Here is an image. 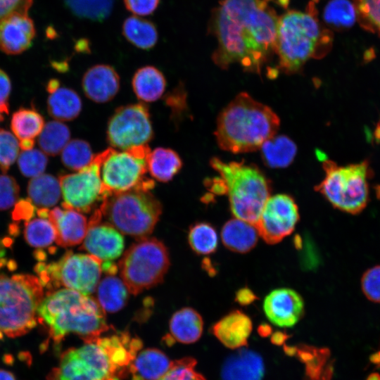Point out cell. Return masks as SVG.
Returning a JSON list of instances; mask_svg holds the SVG:
<instances>
[{
  "label": "cell",
  "instance_id": "56",
  "mask_svg": "<svg viewBox=\"0 0 380 380\" xmlns=\"http://www.w3.org/2000/svg\"><path fill=\"white\" fill-rule=\"evenodd\" d=\"M159 380H162V378H161V379H160Z\"/></svg>",
  "mask_w": 380,
  "mask_h": 380
},
{
  "label": "cell",
  "instance_id": "53",
  "mask_svg": "<svg viewBox=\"0 0 380 380\" xmlns=\"http://www.w3.org/2000/svg\"><path fill=\"white\" fill-rule=\"evenodd\" d=\"M285 337L286 336H284L283 334L277 333L274 334L272 339L274 340L275 343H277L278 341H279V342H281Z\"/></svg>",
  "mask_w": 380,
  "mask_h": 380
},
{
  "label": "cell",
  "instance_id": "17",
  "mask_svg": "<svg viewBox=\"0 0 380 380\" xmlns=\"http://www.w3.org/2000/svg\"><path fill=\"white\" fill-rule=\"evenodd\" d=\"M34 35L35 28L27 14L15 13L0 21V49L8 54L27 50Z\"/></svg>",
  "mask_w": 380,
  "mask_h": 380
},
{
  "label": "cell",
  "instance_id": "28",
  "mask_svg": "<svg viewBox=\"0 0 380 380\" xmlns=\"http://www.w3.org/2000/svg\"><path fill=\"white\" fill-rule=\"evenodd\" d=\"M203 321L201 315L191 308H184L173 314L170 331L173 338L182 343H192L201 336Z\"/></svg>",
  "mask_w": 380,
  "mask_h": 380
},
{
  "label": "cell",
  "instance_id": "4",
  "mask_svg": "<svg viewBox=\"0 0 380 380\" xmlns=\"http://www.w3.org/2000/svg\"><path fill=\"white\" fill-rule=\"evenodd\" d=\"M38 319L43 321L51 338L58 343L70 334L87 340L110 329L96 299L67 288L44 297L38 308Z\"/></svg>",
  "mask_w": 380,
  "mask_h": 380
},
{
  "label": "cell",
  "instance_id": "43",
  "mask_svg": "<svg viewBox=\"0 0 380 380\" xmlns=\"http://www.w3.org/2000/svg\"><path fill=\"white\" fill-rule=\"evenodd\" d=\"M196 365V361L191 357L172 361V367L162 380H205L195 370Z\"/></svg>",
  "mask_w": 380,
  "mask_h": 380
},
{
  "label": "cell",
  "instance_id": "41",
  "mask_svg": "<svg viewBox=\"0 0 380 380\" xmlns=\"http://www.w3.org/2000/svg\"><path fill=\"white\" fill-rule=\"evenodd\" d=\"M47 163L46 153L33 148L23 150L18 157L20 171L24 176L31 178L43 174Z\"/></svg>",
  "mask_w": 380,
  "mask_h": 380
},
{
  "label": "cell",
  "instance_id": "22",
  "mask_svg": "<svg viewBox=\"0 0 380 380\" xmlns=\"http://www.w3.org/2000/svg\"><path fill=\"white\" fill-rule=\"evenodd\" d=\"M58 80L49 81L46 89L49 114L59 121H69L76 118L82 110V100L77 93L68 87H61Z\"/></svg>",
  "mask_w": 380,
  "mask_h": 380
},
{
  "label": "cell",
  "instance_id": "35",
  "mask_svg": "<svg viewBox=\"0 0 380 380\" xmlns=\"http://www.w3.org/2000/svg\"><path fill=\"white\" fill-rule=\"evenodd\" d=\"M70 138L68 127L59 120H52L44 125L39 135L38 144L44 153L56 156L63 151Z\"/></svg>",
  "mask_w": 380,
  "mask_h": 380
},
{
  "label": "cell",
  "instance_id": "18",
  "mask_svg": "<svg viewBox=\"0 0 380 380\" xmlns=\"http://www.w3.org/2000/svg\"><path fill=\"white\" fill-rule=\"evenodd\" d=\"M82 87L86 96L96 103L113 99L120 89V77L116 70L106 64H97L84 74Z\"/></svg>",
  "mask_w": 380,
  "mask_h": 380
},
{
  "label": "cell",
  "instance_id": "24",
  "mask_svg": "<svg viewBox=\"0 0 380 380\" xmlns=\"http://www.w3.org/2000/svg\"><path fill=\"white\" fill-rule=\"evenodd\" d=\"M172 361L158 349L141 350L133 359L130 367L132 380H159L170 369Z\"/></svg>",
  "mask_w": 380,
  "mask_h": 380
},
{
  "label": "cell",
  "instance_id": "42",
  "mask_svg": "<svg viewBox=\"0 0 380 380\" xmlns=\"http://www.w3.org/2000/svg\"><path fill=\"white\" fill-rule=\"evenodd\" d=\"M20 144L15 136L0 128V169L6 172L19 155Z\"/></svg>",
  "mask_w": 380,
  "mask_h": 380
},
{
  "label": "cell",
  "instance_id": "7",
  "mask_svg": "<svg viewBox=\"0 0 380 380\" xmlns=\"http://www.w3.org/2000/svg\"><path fill=\"white\" fill-rule=\"evenodd\" d=\"M99 209L120 232L138 239L153 232L162 213L160 201L150 191L144 189L112 194Z\"/></svg>",
  "mask_w": 380,
  "mask_h": 380
},
{
  "label": "cell",
  "instance_id": "3",
  "mask_svg": "<svg viewBox=\"0 0 380 380\" xmlns=\"http://www.w3.org/2000/svg\"><path fill=\"white\" fill-rule=\"evenodd\" d=\"M314 2L307 11H288L278 20L274 53L278 68L286 74L299 72L310 58H320L331 49L333 34L319 22Z\"/></svg>",
  "mask_w": 380,
  "mask_h": 380
},
{
  "label": "cell",
  "instance_id": "37",
  "mask_svg": "<svg viewBox=\"0 0 380 380\" xmlns=\"http://www.w3.org/2000/svg\"><path fill=\"white\" fill-rule=\"evenodd\" d=\"M61 152L63 164L67 168L75 171L89 165L95 156L89 144L79 139L69 141Z\"/></svg>",
  "mask_w": 380,
  "mask_h": 380
},
{
  "label": "cell",
  "instance_id": "33",
  "mask_svg": "<svg viewBox=\"0 0 380 380\" xmlns=\"http://www.w3.org/2000/svg\"><path fill=\"white\" fill-rule=\"evenodd\" d=\"M122 30L125 38L141 49H150L158 41V34L155 25L141 16L133 15L126 18Z\"/></svg>",
  "mask_w": 380,
  "mask_h": 380
},
{
  "label": "cell",
  "instance_id": "52",
  "mask_svg": "<svg viewBox=\"0 0 380 380\" xmlns=\"http://www.w3.org/2000/svg\"><path fill=\"white\" fill-rule=\"evenodd\" d=\"M271 331V328L266 324H263L259 327V332L266 336Z\"/></svg>",
  "mask_w": 380,
  "mask_h": 380
},
{
  "label": "cell",
  "instance_id": "27",
  "mask_svg": "<svg viewBox=\"0 0 380 380\" xmlns=\"http://www.w3.org/2000/svg\"><path fill=\"white\" fill-rule=\"evenodd\" d=\"M44 121L34 109L20 108L13 114L11 127L19 141L20 148L28 150L33 148L34 139L41 133Z\"/></svg>",
  "mask_w": 380,
  "mask_h": 380
},
{
  "label": "cell",
  "instance_id": "16",
  "mask_svg": "<svg viewBox=\"0 0 380 380\" xmlns=\"http://www.w3.org/2000/svg\"><path fill=\"white\" fill-rule=\"evenodd\" d=\"M263 310L267 318L274 325L291 327L304 314V301L295 290L279 288L266 296Z\"/></svg>",
  "mask_w": 380,
  "mask_h": 380
},
{
  "label": "cell",
  "instance_id": "54",
  "mask_svg": "<svg viewBox=\"0 0 380 380\" xmlns=\"http://www.w3.org/2000/svg\"><path fill=\"white\" fill-rule=\"evenodd\" d=\"M3 115H1V112L0 111V121L3 120Z\"/></svg>",
  "mask_w": 380,
  "mask_h": 380
},
{
  "label": "cell",
  "instance_id": "21",
  "mask_svg": "<svg viewBox=\"0 0 380 380\" xmlns=\"http://www.w3.org/2000/svg\"><path fill=\"white\" fill-rule=\"evenodd\" d=\"M265 367L257 353L241 349L227 358L221 369L222 380H262Z\"/></svg>",
  "mask_w": 380,
  "mask_h": 380
},
{
  "label": "cell",
  "instance_id": "51",
  "mask_svg": "<svg viewBox=\"0 0 380 380\" xmlns=\"http://www.w3.org/2000/svg\"><path fill=\"white\" fill-rule=\"evenodd\" d=\"M6 251L0 243V270L6 265Z\"/></svg>",
  "mask_w": 380,
  "mask_h": 380
},
{
  "label": "cell",
  "instance_id": "9",
  "mask_svg": "<svg viewBox=\"0 0 380 380\" xmlns=\"http://www.w3.org/2000/svg\"><path fill=\"white\" fill-rule=\"evenodd\" d=\"M169 266L165 246L158 239L147 236L130 246L119 263L122 279L133 295L161 282Z\"/></svg>",
  "mask_w": 380,
  "mask_h": 380
},
{
  "label": "cell",
  "instance_id": "55",
  "mask_svg": "<svg viewBox=\"0 0 380 380\" xmlns=\"http://www.w3.org/2000/svg\"><path fill=\"white\" fill-rule=\"evenodd\" d=\"M108 380H114V379H109Z\"/></svg>",
  "mask_w": 380,
  "mask_h": 380
},
{
  "label": "cell",
  "instance_id": "14",
  "mask_svg": "<svg viewBox=\"0 0 380 380\" xmlns=\"http://www.w3.org/2000/svg\"><path fill=\"white\" fill-rule=\"evenodd\" d=\"M299 217L294 199L288 194H279L270 196L255 225L266 243L276 244L293 232Z\"/></svg>",
  "mask_w": 380,
  "mask_h": 380
},
{
  "label": "cell",
  "instance_id": "31",
  "mask_svg": "<svg viewBox=\"0 0 380 380\" xmlns=\"http://www.w3.org/2000/svg\"><path fill=\"white\" fill-rule=\"evenodd\" d=\"M182 164L178 153L168 148H156L150 151L147 158L148 172L161 182L172 180L182 169Z\"/></svg>",
  "mask_w": 380,
  "mask_h": 380
},
{
  "label": "cell",
  "instance_id": "38",
  "mask_svg": "<svg viewBox=\"0 0 380 380\" xmlns=\"http://www.w3.org/2000/svg\"><path fill=\"white\" fill-rule=\"evenodd\" d=\"M188 240L192 250L201 255L214 253L218 243L215 229L204 222L196 223L190 227Z\"/></svg>",
  "mask_w": 380,
  "mask_h": 380
},
{
  "label": "cell",
  "instance_id": "8",
  "mask_svg": "<svg viewBox=\"0 0 380 380\" xmlns=\"http://www.w3.org/2000/svg\"><path fill=\"white\" fill-rule=\"evenodd\" d=\"M325 176L315 186L336 208L355 215L362 212L369 199V163L367 160L345 166L331 160L322 163Z\"/></svg>",
  "mask_w": 380,
  "mask_h": 380
},
{
  "label": "cell",
  "instance_id": "10",
  "mask_svg": "<svg viewBox=\"0 0 380 380\" xmlns=\"http://www.w3.org/2000/svg\"><path fill=\"white\" fill-rule=\"evenodd\" d=\"M150 151L146 144L124 151L111 147L99 153L100 175L106 190L112 194L132 189H152L154 181L146 175Z\"/></svg>",
  "mask_w": 380,
  "mask_h": 380
},
{
  "label": "cell",
  "instance_id": "45",
  "mask_svg": "<svg viewBox=\"0 0 380 380\" xmlns=\"http://www.w3.org/2000/svg\"><path fill=\"white\" fill-rule=\"evenodd\" d=\"M19 193V186L13 177L0 175V210H6L14 205Z\"/></svg>",
  "mask_w": 380,
  "mask_h": 380
},
{
  "label": "cell",
  "instance_id": "48",
  "mask_svg": "<svg viewBox=\"0 0 380 380\" xmlns=\"http://www.w3.org/2000/svg\"><path fill=\"white\" fill-rule=\"evenodd\" d=\"M11 90L9 77L0 69V111L8 113V99Z\"/></svg>",
  "mask_w": 380,
  "mask_h": 380
},
{
  "label": "cell",
  "instance_id": "5",
  "mask_svg": "<svg viewBox=\"0 0 380 380\" xmlns=\"http://www.w3.org/2000/svg\"><path fill=\"white\" fill-rule=\"evenodd\" d=\"M210 165L220 176L234 216L255 224L271 193L263 172L254 164L224 162L217 157Z\"/></svg>",
  "mask_w": 380,
  "mask_h": 380
},
{
  "label": "cell",
  "instance_id": "36",
  "mask_svg": "<svg viewBox=\"0 0 380 380\" xmlns=\"http://www.w3.org/2000/svg\"><path fill=\"white\" fill-rule=\"evenodd\" d=\"M24 235L27 242L34 248H46L56 239L53 223L48 217L40 216L26 220Z\"/></svg>",
  "mask_w": 380,
  "mask_h": 380
},
{
  "label": "cell",
  "instance_id": "47",
  "mask_svg": "<svg viewBox=\"0 0 380 380\" xmlns=\"http://www.w3.org/2000/svg\"><path fill=\"white\" fill-rule=\"evenodd\" d=\"M32 0H0V21L15 13H25L32 5Z\"/></svg>",
  "mask_w": 380,
  "mask_h": 380
},
{
  "label": "cell",
  "instance_id": "2",
  "mask_svg": "<svg viewBox=\"0 0 380 380\" xmlns=\"http://www.w3.org/2000/svg\"><path fill=\"white\" fill-rule=\"evenodd\" d=\"M279 124V118L271 108L241 92L220 113L215 137L224 151L251 152L274 137Z\"/></svg>",
  "mask_w": 380,
  "mask_h": 380
},
{
  "label": "cell",
  "instance_id": "34",
  "mask_svg": "<svg viewBox=\"0 0 380 380\" xmlns=\"http://www.w3.org/2000/svg\"><path fill=\"white\" fill-rule=\"evenodd\" d=\"M323 20L329 27L337 31L350 28L357 20L353 2L350 0H330L324 8Z\"/></svg>",
  "mask_w": 380,
  "mask_h": 380
},
{
  "label": "cell",
  "instance_id": "15",
  "mask_svg": "<svg viewBox=\"0 0 380 380\" xmlns=\"http://www.w3.org/2000/svg\"><path fill=\"white\" fill-rule=\"evenodd\" d=\"M99 222L91 217L81 248L97 257L103 263L112 262L121 255L124 249V239L112 224H101Z\"/></svg>",
  "mask_w": 380,
  "mask_h": 380
},
{
  "label": "cell",
  "instance_id": "1",
  "mask_svg": "<svg viewBox=\"0 0 380 380\" xmlns=\"http://www.w3.org/2000/svg\"><path fill=\"white\" fill-rule=\"evenodd\" d=\"M289 0H221L214 8L208 31L217 39L212 58L222 69L239 64L260 74L274 53L279 16L270 2Z\"/></svg>",
  "mask_w": 380,
  "mask_h": 380
},
{
  "label": "cell",
  "instance_id": "44",
  "mask_svg": "<svg viewBox=\"0 0 380 380\" xmlns=\"http://www.w3.org/2000/svg\"><path fill=\"white\" fill-rule=\"evenodd\" d=\"M361 288L367 299L380 303V265L365 271L361 279Z\"/></svg>",
  "mask_w": 380,
  "mask_h": 380
},
{
  "label": "cell",
  "instance_id": "13",
  "mask_svg": "<svg viewBox=\"0 0 380 380\" xmlns=\"http://www.w3.org/2000/svg\"><path fill=\"white\" fill-rule=\"evenodd\" d=\"M106 137L110 146L120 151L147 144L153 137L148 107L138 103L118 108L108 121Z\"/></svg>",
  "mask_w": 380,
  "mask_h": 380
},
{
  "label": "cell",
  "instance_id": "49",
  "mask_svg": "<svg viewBox=\"0 0 380 380\" xmlns=\"http://www.w3.org/2000/svg\"><path fill=\"white\" fill-rule=\"evenodd\" d=\"M236 301L241 305H248L253 303L258 297L248 288L244 287L240 289L236 293Z\"/></svg>",
  "mask_w": 380,
  "mask_h": 380
},
{
  "label": "cell",
  "instance_id": "11",
  "mask_svg": "<svg viewBox=\"0 0 380 380\" xmlns=\"http://www.w3.org/2000/svg\"><path fill=\"white\" fill-rule=\"evenodd\" d=\"M35 271L44 287L64 286L90 296L99 282L103 261L91 254L68 251L56 262L39 263Z\"/></svg>",
  "mask_w": 380,
  "mask_h": 380
},
{
  "label": "cell",
  "instance_id": "25",
  "mask_svg": "<svg viewBox=\"0 0 380 380\" xmlns=\"http://www.w3.org/2000/svg\"><path fill=\"white\" fill-rule=\"evenodd\" d=\"M108 379L82 359L75 348L69 349L62 355L59 367L52 371L48 377V380Z\"/></svg>",
  "mask_w": 380,
  "mask_h": 380
},
{
  "label": "cell",
  "instance_id": "26",
  "mask_svg": "<svg viewBox=\"0 0 380 380\" xmlns=\"http://www.w3.org/2000/svg\"><path fill=\"white\" fill-rule=\"evenodd\" d=\"M132 86L139 100L146 103L153 102L163 96L166 87V80L158 68L146 65L135 72Z\"/></svg>",
  "mask_w": 380,
  "mask_h": 380
},
{
  "label": "cell",
  "instance_id": "19",
  "mask_svg": "<svg viewBox=\"0 0 380 380\" xmlns=\"http://www.w3.org/2000/svg\"><path fill=\"white\" fill-rule=\"evenodd\" d=\"M47 217L56 229L58 245L68 247L83 241L88 229V222L82 213L56 207L48 210Z\"/></svg>",
  "mask_w": 380,
  "mask_h": 380
},
{
  "label": "cell",
  "instance_id": "20",
  "mask_svg": "<svg viewBox=\"0 0 380 380\" xmlns=\"http://www.w3.org/2000/svg\"><path fill=\"white\" fill-rule=\"evenodd\" d=\"M252 327L251 318L244 312L235 310L217 321L212 331L224 346L236 349L246 346Z\"/></svg>",
  "mask_w": 380,
  "mask_h": 380
},
{
  "label": "cell",
  "instance_id": "40",
  "mask_svg": "<svg viewBox=\"0 0 380 380\" xmlns=\"http://www.w3.org/2000/svg\"><path fill=\"white\" fill-rule=\"evenodd\" d=\"M360 26L380 37V0H353Z\"/></svg>",
  "mask_w": 380,
  "mask_h": 380
},
{
  "label": "cell",
  "instance_id": "50",
  "mask_svg": "<svg viewBox=\"0 0 380 380\" xmlns=\"http://www.w3.org/2000/svg\"><path fill=\"white\" fill-rule=\"evenodd\" d=\"M0 380H16L14 375L9 371L0 369Z\"/></svg>",
  "mask_w": 380,
  "mask_h": 380
},
{
  "label": "cell",
  "instance_id": "12",
  "mask_svg": "<svg viewBox=\"0 0 380 380\" xmlns=\"http://www.w3.org/2000/svg\"><path fill=\"white\" fill-rule=\"evenodd\" d=\"M100 154H95L91 163L75 173L59 177L61 206L80 213H89L111 195L103 186L100 175Z\"/></svg>",
  "mask_w": 380,
  "mask_h": 380
},
{
  "label": "cell",
  "instance_id": "23",
  "mask_svg": "<svg viewBox=\"0 0 380 380\" xmlns=\"http://www.w3.org/2000/svg\"><path fill=\"white\" fill-rule=\"evenodd\" d=\"M258 236L255 224L236 217L228 220L221 232L224 246L239 253H246L252 250L258 242Z\"/></svg>",
  "mask_w": 380,
  "mask_h": 380
},
{
  "label": "cell",
  "instance_id": "6",
  "mask_svg": "<svg viewBox=\"0 0 380 380\" xmlns=\"http://www.w3.org/2000/svg\"><path fill=\"white\" fill-rule=\"evenodd\" d=\"M44 286L27 274L0 276V335L23 336L36 325Z\"/></svg>",
  "mask_w": 380,
  "mask_h": 380
},
{
  "label": "cell",
  "instance_id": "32",
  "mask_svg": "<svg viewBox=\"0 0 380 380\" xmlns=\"http://www.w3.org/2000/svg\"><path fill=\"white\" fill-rule=\"evenodd\" d=\"M128 293L123 281L114 274H109L98 284L96 300L104 311L115 312L127 303Z\"/></svg>",
  "mask_w": 380,
  "mask_h": 380
},
{
  "label": "cell",
  "instance_id": "30",
  "mask_svg": "<svg viewBox=\"0 0 380 380\" xmlns=\"http://www.w3.org/2000/svg\"><path fill=\"white\" fill-rule=\"evenodd\" d=\"M30 202L39 208L54 206L61 196L59 179L49 174H42L32 177L27 186Z\"/></svg>",
  "mask_w": 380,
  "mask_h": 380
},
{
  "label": "cell",
  "instance_id": "29",
  "mask_svg": "<svg viewBox=\"0 0 380 380\" xmlns=\"http://www.w3.org/2000/svg\"><path fill=\"white\" fill-rule=\"evenodd\" d=\"M264 164L271 168H284L293 161L297 146L286 135H274L260 148Z\"/></svg>",
  "mask_w": 380,
  "mask_h": 380
},
{
  "label": "cell",
  "instance_id": "46",
  "mask_svg": "<svg viewBox=\"0 0 380 380\" xmlns=\"http://www.w3.org/2000/svg\"><path fill=\"white\" fill-rule=\"evenodd\" d=\"M126 8L133 15L146 16L158 8L160 0H123Z\"/></svg>",
  "mask_w": 380,
  "mask_h": 380
},
{
  "label": "cell",
  "instance_id": "39",
  "mask_svg": "<svg viewBox=\"0 0 380 380\" xmlns=\"http://www.w3.org/2000/svg\"><path fill=\"white\" fill-rule=\"evenodd\" d=\"M65 2L77 17L102 21L110 14L114 0H65Z\"/></svg>",
  "mask_w": 380,
  "mask_h": 380
}]
</instances>
